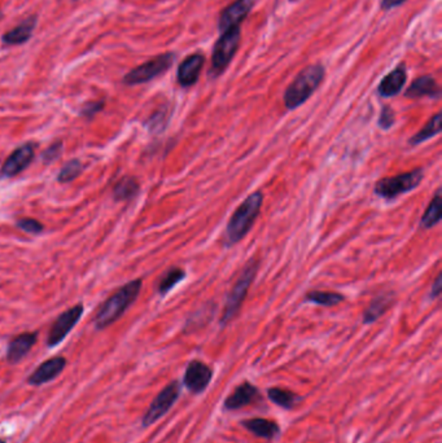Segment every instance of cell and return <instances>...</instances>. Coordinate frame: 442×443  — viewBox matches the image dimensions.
<instances>
[{
	"label": "cell",
	"mask_w": 442,
	"mask_h": 443,
	"mask_svg": "<svg viewBox=\"0 0 442 443\" xmlns=\"http://www.w3.org/2000/svg\"><path fill=\"white\" fill-rule=\"evenodd\" d=\"M140 291H142L140 279H135L121 287L113 296H110L103 305L100 306L99 311L94 321L95 328L101 330L118 321L130 306L137 301Z\"/></svg>",
	"instance_id": "6da1fadb"
},
{
	"label": "cell",
	"mask_w": 442,
	"mask_h": 443,
	"mask_svg": "<svg viewBox=\"0 0 442 443\" xmlns=\"http://www.w3.org/2000/svg\"><path fill=\"white\" fill-rule=\"evenodd\" d=\"M264 204V193L253 192L231 215L226 227V245L232 246L242 241L254 226Z\"/></svg>",
	"instance_id": "7a4b0ae2"
},
{
	"label": "cell",
	"mask_w": 442,
	"mask_h": 443,
	"mask_svg": "<svg viewBox=\"0 0 442 443\" xmlns=\"http://www.w3.org/2000/svg\"><path fill=\"white\" fill-rule=\"evenodd\" d=\"M326 74V69L320 64H313L301 70L295 81L287 87L284 92V105L293 110L301 107L305 101L312 98L314 92L319 87Z\"/></svg>",
	"instance_id": "3957f363"
},
{
	"label": "cell",
	"mask_w": 442,
	"mask_h": 443,
	"mask_svg": "<svg viewBox=\"0 0 442 443\" xmlns=\"http://www.w3.org/2000/svg\"><path fill=\"white\" fill-rule=\"evenodd\" d=\"M259 262L257 258H252L248 260L245 265L242 274L239 276L235 285L232 287V289L230 291L229 296L226 298V304L222 313L221 324L226 326L227 323L232 321L237 316L239 310L242 309L245 297L248 294V291L252 285L253 280L257 276L259 271Z\"/></svg>",
	"instance_id": "277c9868"
},
{
	"label": "cell",
	"mask_w": 442,
	"mask_h": 443,
	"mask_svg": "<svg viewBox=\"0 0 442 443\" xmlns=\"http://www.w3.org/2000/svg\"><path fill=\"white\" fill-rule=\"evenodd\" d=\"M242 31L240 28H232L229 30L222 31L218 40L215 42L212 54V65L209 69L210 78H218L225 70L229 68L237 48L240 46Z\"/></svg>",
	"instance_id": "5b68a950"
},
{
	"label": "cell",
	"mask_w": 442,
	"mask_h": 443,
	"mask_svg": "<svg viewBox=\"0 0 442 443\" xmlns=\"http://www.w3.org/2000/svg\"><path fill=\"white\" fill-rule=\"evenodd\" d=\"M423 178L424 170L420 168L390 178H382L375 184V193L381 199L395 200L401 195L418 188Z\"/></svg>",
	"instance_id": "8992f818"
},
{
	"label": "cell",
	"mask_w": 442,
	"mask_h": 443,
	"mask_svg": "<svg viewBox=\"0 0 442 443\" xmlns=\"http://www.w3.org/2000/svg\"><path fill=\"white\" fill-rule=\"evenodd\" d=\"M174 60H176V54L173 52L159 54L151 60L145 62L144 64L139 65L137 68L130 70L129 73L123 76V84L128 86L147 84L154 78L160 76L161 74H164L165 71H168L174 64Z\"/></svg>",
	"instance_id": "52a82bcc"
},
{
	"label": "cell",
	"mask_w": 442,
	"mask_h": 443,
	"mask_svg": "<svg viewBox=\"0 0 442 443\" xmlns=\"http://www.w3.org/2000/svg\"><path fill=\"white\" fill-rule=\"evenodd\" d=\"M181 382L171 381L157 394V397L152 401L148 410L145 411L144 416L142 419V425L147 428L151 427L156 421L160 420L166 413L171 410V407L176 405L178 398L181 396Z\"/></svg>",
	"instance_id": "ba28073f"
},
{
	"label": "cell",
	"mask_w": 442,
	"mask_h": 443,
	"mask_svg": "<svg viewBox=\"0 0 442 443\" xmlns=\"http://www.w3.org/2000/svg\"><path fill=\"white\" fill-rule=\"evenodd\" d=\"M84 315V306L76 305L72 309L62 313L56 321L52 327L50 329V333L47 337V345L48 347H55L57 345L62 344V341L67 338L72 329L76 327V323Z\"/></svg>",
	"instance_id": "9c48e42d"
},
{
	"label": "cell",
	"mask_w": 442,
	"mask_h": 443,
	"mask_svg": "<svg viewBox=\"0 0 442 443\" xmlns=\"http://www.w3.org/2000/svg\"><path fill=\"white\" fill-rule=\"evenodd\" d=\"M35 149H37V144L33 142L25 143L15 149L8 156L7 160L1 166V170H0L1 178L8 179V178H13V176H18L20 173H23V170L28 168L34 160Z\"/></svg>",
	"instance_id": "30bf717a"
},
{
	"label": "cell",
	"mask_w": 442,
	"mask_h": 443,
	"mask_svg": "<svg viewBox=\"0 0 442 443\" xmlns=\"http://www.w3.org/2000/svg\"><path fill=\"white\" fill-rule=\"evenodd\" d=\"M256 0H235L225 8L220 15L218 29L226 31L232 28H240L245 18L252 12Z\"/></svg>",
	"instance_id": "8fae6325"
},
{
	"label": "cell",
	"mask_w": 442,
	"mask_h": 443,
	"mask_svg": "<svg viewBox=\"0 0 442 443\" xmlns=\"http://www.w3.org/2000/svg\"><path fill=\"white\" fill-rule=\"evenodd\" d=\"M213 379V371L205 363L200 360H192L186 368L183 384L193 394H201L205 391Z\"/></svg>",
	"instance_id": "7c38bea8"
},
{
	"label": "cell",
	"mask_w": 442,
	"mask_h": 443,
	"mask_svg": "<svg viewBox=\"0 0 442 443\" xmlns=\"http://www.w3.org/2000/svg\"><path fill=\"white\" fill-rule=\"evenodd\" d=\"M67 367V359L64 357H55L47 359L28 377V384L33 386H40L43 384L57 379Z\"/></svg>",
	"instance_id": "4fadbf2b"
},
{
	"label": "cell",
	"mask_w": 442,
	"mask_h": 443,
	"mask_svg": "<svg viewBox=\"0 0 442 443\" xmlns=\"http://www.w3.org/2000/svg\"><path fill=\"white\" fill-rule=\"evenodd\" d=\"M204 62H205V57L201 54H190L188 57H186L178 67V71H176L178 84L184 88L196 84L198 76L201 74Z\"/></svg>",
	"instance_id": "5bb4252c"
},
{
	"label": "cell",
	"mask_w": 442,
	"mask_h": 443,
	"mask_svg": "<svg viewBox=\"0 0 442 443\" xmlns=\"http://www.w3.org/2000/svg\"><path fill=\"white\" fill-rule=\"evenodd\" d=\"M259 398V388H256L249 381H244L243 384H240L237 388H235V390L230 394L229 397L226 398L223 407L227 411H235V410L243 408L245 405H251Z\"/></svg>",
	"instance_id": "9a60e30c"
},
{
	"label": "cell",
	"mask_w": 442,
	"mask_h": 443,
	"mask_svg": "<svg viewBox=\"0 0 442 443\" xmlns=\"http://www.w3.org/2000/svg\"><path fill=\"white\" fill-rule=\"evenodd\" d=\"M38 333L37 332H26L21 333L11 340L7 347V360L11 364H16L23 359L34 345L37 344Z\"/></svg>",
	"instance_id": "2e32d148"
},
{
	"label": "cell",
	"mask_w": 442,
	"mask_h": 443,
	"mask_svg": "<svg viewBox=\"0 0 442 443\" xmlns=\"http://www.w3.org/2000/svg\"><path fill=\"white\" fill-rule=\"evenodd\" d=\"M37 23H38L37 16H29L23 23H18L16 28L7 31L1 37V42L7 46H20L23 43H28L37 28Z\"/></svg>",
	"instance_id": "e0dca14e"
},
{
	"label": "cell",
	"mask_w": 442,
	"mask_h": 443,
	"mask_svg": "<svg viewBox=\"0 0 442 443\" xmlns=\"http://www.w3.org/2000/svg\"><path fill=\"white\" fill-rule=\"evenodd\" d=\"M406 81H407V70L404 64H401L397 67L396 69L392 70L389 74L382 78L378 88L379 95L381 98L397 96L400 92L402 91Z\"/></svg>",
	"instance_id": "ac0fdd59"
},
{
	"label": "cell",
	"mask_w": 442,
	"mask_h": 443,
	"mask_svg": "<svg viewBox=\"0 0 442 443\" xmlns=\"http://www.w3.org/2000/svg\"><path fill=\"white\" fill-rule=\"evenodd\" d=\"M441 95L440 86L436 82L435 78L432 76H423L416 78L412 86L404 92V96L409 99H419V98H432L438 99Z\"/></svg>",
	"instance_id": "d6986e66"
},
{
	"label": "cell",
	"mask_w": 442,
	"mask_h": 443,
	"mask_svg": "<svg viewBox=\"0 0 442 443\" xmlns=\"http://www.w3.org/2000/svg\"><path fill=\"white\" fill-rule=\"evenodd\" d=\"M395 293L393 292H385L378 294L376 297L367 306L365 313H363V323L365 324H373L378 321L380 316L388 311L389 307L395 302Z\"/></svg>",
	"instance_id": "ffe728a7"
},
{
	"label": "cell",
	"mask_w": 442,
	"mask_h": 443,
	"mask_svg": "<svg viewBox=\"0 0 442 443\" xmlns=\"http://www.w3.org/2000/svg\"><path fill=\"white\" fill-rule=\"evenodd\" d=\"M242 425L252 435L264 439H274L280 435V427L278 422L268 419L256 418L249 420L242 421Z\"/></svg>",
	"instance_id": "44dd1931"
},
{
	"label": "cell",
	"mask_w": 442,
	"mask_h": 443,
	"mask_svg": "<svg viewBox=\"0 0 442 443\" xmlns=\"http://www.w3.org/2000/svg\"><path fill=\"white\" fill-rule=\"evenodd\" d=\"M267 397L274 405H279L284 410H292L301 401V397L296 393L280 388H270L267 390Z\"/></svg>",
	"instance_id": "7402d4cb"
},
{
	"label": "cell",
	"mask_w": 442,
	"mask_h": 443,
	"mask_svg": "<svg viewBox=\"0 0 442 443\" xmlns=\"http://www.w3.org/2000/svg\"><path fill=\"white\" fill-rule=\"evenodd\" d=\"M440 221H441V192L438 190L421 217L420 226L423 229H429L437 226Z\"/></svg>",
	"instance_id": "603a6c76"
},
{
	"label": "cell",
	"mask_w": 442,
	"mask_h": 443,
	"mask_svg": "<svg viewBox=\"0 0 442 443\" xmlns=\"http://www.w3.org/2000/svg\"><path fill=\"white\" fill-rule=\"evenodd\" d=\"M139 192V183L135 178L125 176L115 183L113 197L115 201H129L134 199Z\"/></svg>",
	"instance_id": "cb8c5ba5"
},
{
	"label": "cell",
	"mask_w": 442,
	"mask_h": 443,
	"mask_svg": "<svg viewBox=\"0 0 442 443\" xmlns=\"http://www.w3.org/2000/svg\"><path fill=\"white\" fill-rule=\"evenodd\" d=\"M440 132H441V115L437 113V115H434V117L428 121L427 125H426L418 134H415V135L409 140V143H410L412 146H419L421 143H424V142H427L429 139L434 138L436 135H438Z\"/></svg>",
	"instance_id": "d4e9b609"
},
{
	"label": "cell",
	"mask_w": 442,
	"mask_h": 443,
	"mask_svg": "<svg viewBox=\"0 0 442 443\" xmlns=\"http://www.w3.org/2000/svg\"><path fill=\"white\" fill-rule=\"evenodd\" d=\"M305 301L314 305L331 307V306L341 304L343 301H345V297L343 294L335 293V292L312 291L306 293Z\"/></svg>",
	"instance_id": "484cf974"
},
{
	"label": "cell",
	"mask_w": 442,
	"mask_h": 443,
	"mask_svg": "<svg viewBox=\"0 0 442 443\" xmlns=\"http://www.w3.org/2000/svg\"><path fill=\"white\" fill-rule=\"evenodd\" d=\"M184 277H186V272L182 268H170L168 272H165V275L161 277L160 283H159V293L161 296H165L176 287V284L181 283Z\"/></svg>",
	"instance_id": "4316f807"
},
{
	"label": "cell",
	"mask_w": 442,
	"mask_h": 443,
	"mask_svg": "<svg viewBox=\"0 0 442 443\" xmlns=\"http://www.w3.org/2000/svg\"><path fill=\"white\" fill-rule=\"evenodd\" d=\"M82 171H84V165L81 161L76 160H76H70L60 170V173L57 176V180L60 183H70L81 176Z\"/></svg>",
	"instance_id": "83f0119b"
},
{
	"label": "cell",
	"mask_w": 442,
	"mask_h": 443,
	"mask_svg": "<svg viewBox=\"0 0 442 443\" xmlns=\"http://www.w3.org/2000/svg\"><path fill=\"white\" fill-rule=\"evenodd\" d=\"M17 227L25 231L26 234H31V235H39L45 229V226L40 222L33 219V218L20 219L17 222Z\"/></svg>",
	"instance_id": "f1b7e54d"
},
{
	"label": "cell",
	"mask_w": 442,
	"mask_h": 443,
	"mask_svg": "<svg viewBox=\"0 0 442 443\" xmlns=\"http://www.w3.org/2000/svg\"><path fill=\"white\" fill-rule=\"evenodd\" d=\"M396 122V115L392 108L385 105L381 109L380 117H379V126L382 130H388Z\"/></svg>",
	"instance_id": "f546056e"
},
{
	"label": "cell",
	"mask_w": 442,
	"mask_h": 443,
	"mask_svg": "<svg viewBox=\"0 0 442 443\" xmlns=\"http://www.w3.org/2000/svg\"><path fill=\"white\" fill-rule=\"evenodd\" d=\"M62 153V142H55L54 144L47 148L45 152L42 153V161L45 163H51L55 160H57Z\"/></svg>",
	"instance_id": "4dcf8cb0"
},
{
	"label": "cell",
	"mask_w": 442,
	"mask_h": 443,
	"mask_svg": "<svg viewBox=\"0 0 442 443\" xmlns=\"http://www.w3.org/2000/svg\"><path fill=\"white\" fill-rule=\"evenodd\" d=\"M104 105H106L104 100L87 103V104L82 108V110H81V115H82V117H86V118H89V120H91L92 117H95V115H98L99 112H101V110L104 109Z\"/></svg>",
	"instance_id": "1f68e13d"
},
{
	"label": "cell",
	"mask_w": 442,
	"mask_h": 443,
	"mask_svg": "<svg viewBox=\"0 0 442 443\" xmlns=\"http://www.w3.org/2000/svg\"><path fill=\"white\" fill-rule=\"evenodd\" d=\"M164 121H166V115H165V112H157L156 115L151 117V120H149V127H151V130H164L162 129V122Z\"/></svg>",
	"instance_id": "d6a6232c"
},
{
	"label": "cell",
	"mask_w": 442,
	"mask_h": 443,
	"mask_svg": "<svg viewBox=\"0 0 442 443\" xmlns=\"http://www.w3.org/2000/svg\"><path fill=\"white\" fill-rule=\"evenodd\" d=\"M406 0H382L381 1V8L384 11H389V9H393V8L400 7L402 6Z\"/></svg>",
	"instance_id": "836d02e7"
},
{
	"label": "cell",
	"mask_w": 442,
	"mask_h": 443,
	"mask_svg": "<svg viewBox=\"0 0 442 443\" xmlns=\"http://www.w3.org/2000/svg\"><path fill=\"white\" fill-rule=\"evenodd\" d=\"M441 292V275H437L435 283L432 285V291H431V297L437 298L440 296Z\"/></svg>",
	"instance_id": "e575fe53"
},
{
	"label": "cell",
	"mask_w": 442,
	"mask_h": 443,
	"mask_svg": "<svg viewBox=\"0 0 442 443\" xmlns=\"http://www.w3.org/2000/svg\"><path fill=\"white\" fill-rule=\"evenodd\" d=\"M0 443H7V442H6V439H3V438H0Z\"/></svg>",
	"instance_id": "d590c367"
},
{
	"label": "cell",
	"mask_w": 442,
	"mask_h": 443,
	"mask_svg": "<svg viewBox=\"0 0 442 443\" xmlns=\"http://www.w3.org/2000/svg\"><path fill=\"white\" fill-rule=\"evenodd\" d=\"M1 16H3V13H1V12H0V20H1Z\"/></svg>",
	"instance_id": "8d00e7d4"
},
{
	"label": "cell",
	"mask_w": 442,
	"mask_h": 443,
	"mask_svg": "<svg viewBox=\"0 0 442 443\" xmlns=\"http://www.w3.org/2000/svg\"><path fill=\"white\" fill-rule=\"evenodd\" d=\"M74 1H76V0H74Z\"/></svg>",
	"instance_id": "74e56055"
}]
</instances>
